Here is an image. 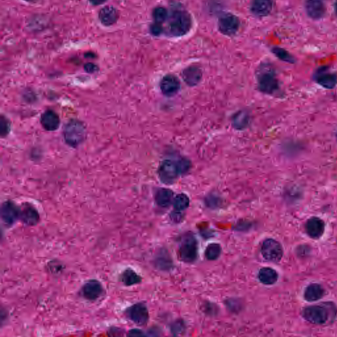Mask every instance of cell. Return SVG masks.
<instances>
[{
    "mask_svg": "<svg viewBox=\"0 0 337 337\" xmlns=\"http://www.w3.org/2000/svg\"><path fill=\"white\" fill-rule=\"evenodd\" d=\"M190 168V161L186 159L182 158L178 160L166 159L161 163L159 167V177L165 184H171L179 177L188 172Z\"/></svg>",
    "mask_w": 337,
    "mask_h": 337,
    "instance_id": "6da1fadb",
    "label": "cell"
},
{
    "mask_svg": "<svg viewBox=\"0 0 337 337\" xmlns=\"http://www.w3.org/2000/svg\"><path fill=\"white\" fill-rule=\"evenodd\" d=\"M167 32L169 36L180 37L184 36L190 31L192 19L186 11H173L167 19Z\"/></svg>",
    "mask_w": 337,
    "mask_h": 337,
    "instance_id": "7a4b0ae2",
    "label": "cell"
},
{
    "mask_svg": "<svg viewBox=\"0 0 337 337\" xmlns=\"http://www.w3.org/2000/svg\"><path fill=\"white\" fill-rule=\"evenodd\" d=\"M256 78L258 89L262 92L273 95L278 91L279 85L276 71L269 64H262L259 67Z\"/></svg>",
    "mask_w": 337,
    "mask_h": 337,
    "instance_id": "3957f363",
    "label": "cell"
},
{
    "mask_svg": "<svg viewBox=\"0 0 337 337\" xmlns=\"http://www.w3.org/2000/svg\"><path fill=\"white\" fill-rule=\"evenodd\" d=\"M333 312L336 311L333 310L332 306H327L323 304L313 305L311 306L305 307L303 309V315L306 320L315 325H323L332 318Z\"/></svg>",
    "mask_w": 337,
    "mask_h": 337,
    "instance_id": "277c9868",
    "label": "cell"
},
{
    "mask_svg": "<svg viewBox=\"0 0 337 337\" xmlns=\"http://www.w3.org/2000/svg\"><path fill=\"white\" fill-rule=\"evenodd\" d=\"M85 135V126L77 121H73L68 123L64 132L66 142L73 147L83 142Z\"/></svg>",
    "mask_w": 337,
    "mask_h": 337,
    "instance_id": "5b68a950",
    "label": "cell"
},
{
    "mask_svg": "<svg viewBox=\"0 0 337 337\" xmlns=\"http://www.w3.org/2000/svg\"><path fill=\"white\" fill-rule=\"evenodd\" d=\"M261 251L262 256L269 262H278L283 256L281 245L272 239H266L264 241Z\"/></svg>",
    "mask_w": 337,
    "mask_h": 337,
    "instance_id": "8992f818",
    "label": "cell"
},
{
    "mask_svg": "<svg viewBox=\"0 0 337 337\" xmlns=\"http://www.w3.org/2000/svg\"><path fill=\"white\" fill-rule=\"evenodd\" d=\"M198 246L196 239L187 236L183 239L180 246L181 258L185 262H194L197 258Z\"/></svg>",
    "mask_w": 337,
    "mask_h": 337,
    "instance_id": "52a82bcc",
    "label": "cell"
},
{
    "mask_svg": "<svg viewBox=\"0 0 337 337\" xmlns=\"http://www.w3.org/2000/svg\"><path fill=\"white\" fill-rule=\"evenodd\" d=\"M240 21L237 16L231 13H225L218 21L220 32L226 36H233L239 31Z\"/></svg>",
    "mask_w": 337,
    "mask_h": 337,
    "instance_id": "ba28073f",
    "label": "cell"
},
{
    "mask_svg": "<svg viewBox=\"0 0 337 337\" xmlns=\"http://www.w3.org/2000/svg\"><path fill=\"white\" fill-rule=\"evenodd\" d=\"M126 314L132 322L139 325H145L149 319L147 307L142 303L136 304L128 307L126 309Z\"/></svg>",
    "mask_w": 337,
    "mask_h": 337,
    "instance_id": "9c48e42d",
    "label": "cell"
},
{
    "mask_svg": "<svg viewBox=\"0 0 337 337\" xmlns=\"http://www.w3.org/2000/svg\"><path fill=\"white\" fill-rule=\"evenodd\" d=\"M81 292L84 298L88 301H96L104 293V288L98 280L92 279L85 282Z\"/></svg>",
    "mask_w": 337,
    "mask_h": 337,
    "instance_id": "30bf717a",
    "label": "cell"
},
{
    "mask_svg": "<svg viewBox=\"0 0 337 337\" xmlns=\"http://www.w3.org/2000/svg\"><path fill=\"white\" fill-rule=\"evenodd\" d=\"M21 210L13 202H5L1 208V219L7 226H11L20 218Z\"/></svg>",
    "mask_w": 337,
    "mask_h": 337,
    "instance_id": "8fae6325",
    "label": "cell"
},
{
    "mask_svg": "<svg viewBox=\"0 0 337 337\" xmlns=\"http://www.w3.org/2000/svg\"><path fill=\"white\" fill-rule=\"evenodd\" d=\"M314 78L316 83L325 89H334L337 85V74L329 71L327 67L317 70Z\"/></svg>",
    "mask_w": 337,
    "mask_h": 337,
    "instance_id": "7c38bea8",
    "label": "cell"
},
{
    "mask_svg": "<svg viewBox=\"0 0 337 337\" xmlns=\"http://www.w3.org/2000/svg\"><path fill=\"white\" fill-rule=\"evenodd\" d=\"M180 89V81L175 75H167L161 79V91L166 96L171 97L176 95Z\"/></svg>",
    "mask_w": 337,
    "mask_h": 337,
    "instance_id": "4fadbf2b",
    "label": "cell"
},
{
    "mask_svg": "<svg viewBox=\"0 0 337 337\" xmlns=\"http://www.w3.org/2000/svg\"><path fill=\"white\" fill-rule=\"evenodd\" d=\"M305 7L308 16L315 20L322 18L326 12V7L321 0H306Z\"/></svg>",
    "mask_w": 337,
    "mask_h": 337,
    "instance_id": "5bb4252c",
    "label": "cell"
},
{
    "mask_svg": "<svg viewBox=\"0 0 337 337\" xmlns=\"http://www.w3.org/2000/svg\"><path fill=\"white\" fill-rule=\"evenodd\" d=\"M306 231L312 239H319L325 231V223L320 218L311 217L306 224Z\"/></svg>",
    "mask_w": 337,
    "mask_h": 337,
    "instance_id": "9a60e30c",
    "label": "cell"
},
{
    "mask_svg": "<svg viewBox=\"0 0 337 337\" xmlns=\"http://www.w3.org/2000/svg\"><path fill=\"white\" fill-rule=\"evenodd\" d=\"M273 6L272 0H252L250 11L257 17H264L270 14Z\"/></svg>",
    "mask_w": 337,
    "mask_h": 337,
    "instance_id": "2e32d148",
    "label": "cell"
},
{
    "mask_svg": "<svg viewBox=\"0 0 337 337\" xmlns=\"http://www.w3.org/2000/svg\"><path fill=\"white\" fill-rule=\"evenodd\" d=\"M182 77L187 85L190 87H194L197 85L201 81L202 77L201 69L196 66H190L183 70Z\"/></svg>",
    "mask_w": 337,
    "mask_h": 337,
    "instance_id": "e0dca14e",
    "label": "cell"
},
{
    "mask_svg": "<svg viewBox=\"0 0 337 337\" xmlns=\"http://www.w3.org/2000/svg\"><path fill=\"white\" fill-rule=\"evenodd\" d=\"M119 18V13L114 7L106 6L101 9L99 13V19L104 26H112L117 22Z\"/></svg>",
    "mask_w": 337,
    "mask_h": 337,
    "instance_id": "ac0fdd59",
    "label": "cell"
},
{
    "mask_svg": "<svg viewBox=\"0 0 337 337\" xmlns=\"http://www.w3.org/2000/svg\"><path fill=\"white\" fill-rule=\"evenodd\" d=\"M20 219L27 225H36L40 219V215L36 209L32 206H25L21 210Z\"/></svg>",
    "mask_w": 337,
    "mask_h": 337,
    "instance_id": "d6986e66",
    "label": "cell"
},
{
    "mask_svg": "<svg viewBox=\"0 0 337 337\" xmlns=\"http://www.w3.org/2000/svg\"><path fill=\"white\" fill-rule=\"evenodd\" d=\"M41 122H42L43 127L49 131L58 129L60 124L59 117L52 110L47 111L43 114Z\"/></svg>",
    "mask_w": 337,
    "mask_h": 337,
    "instance_id": "ffe728a7",
    "label": "cell"
},
{
    "mask_svg": "<svg viewBox=\"0 0 337 337\" xmlns=\"http://www.w3.org/2000/svg\"><path fill=\"white\" fill-rule=\"evenodd\" d=\"M324 294L325 289L320 284H311L306 288L305 299L308 302H314L323 298Z\"/></svg>",
    "mask_w": 337,
    "mask_h": 337,
    "instance_id": "44dd1931",
    "label": "cell"
},
{
    "mask_svg": "<svg viewBox=\"0 0 337 337\" xmlns=\"http://www.w3.org/2000/svg\"><path fill=\"white\" fill-rule=\"evenodd\" d=\"M258 278L262 283L266 285H272L276 283L278 279V274L274 269L263 268L258 274Z\"/></svg>",
    "mask_w": 337,
    "mask_h": 337,
    "instance_id": "7402d4cb",
    "label": "cell"
},
{
    "mask_svg": "<svg viewBox=\"0 0 337 337\" xmlns=\"http://www.w3.org/2000/svg\"><path fill=\"white\" fill-rule=\"evenodd\" d=\"M173 192L169 189L161 188L155 194V202L157 205L161 207H168L171 203H173Z\"/></svg>",
    "mask_w": 337,
    "mask_h": 337,
    "instance_id": "603a6c76",
    "label": "cell"
},
{
    "mask_svg": "<svg viewBox=\"0 0 337 337\" xmlns=\"http://www.w3.org/2000/svg\"><path fill=\"white\" fill-rule=\"evenodd\" d=\"M123 283L126 286H132L139 283L141 277L132 269H126L122 273L121 277Z\"/></svg>",
    "mask_w": 337,
    "mask_h": 337,
    "instance_id": "cb8c5ba5",
    "label": "cell"
},
{
    "mask_svg": "<svg viewBox=\"0 0 337 337\" xmlns=\"http://www.w3.org/2000/svg\"><path fill=\"white\" fill-rule=\"evenodd\" d=\"M249 123V115L246 112H239L234 116L233 124L234 127L241 129L248 125Z\"/></svg>",
    "mask_w": 337,
    "mask_h": 337,
    "instance_id": "d4e9b609",
    "label": "cell"
},
{
    "mask_svg": "<svg viewBox=\"0 0 337 337\" xmlns=\"http://www.w3.org/2000/svg\"><path fill=\"white\" fill-rule=\"evenodd\" d=\"M190 200L184 194H179L174 198L173 201V207L177 211H183L188 207Z\"/></svg>",
    "mask_w": 337,
    "mask_h": 337,
    "instance_id": "484cf974",
    "label": "cell"
},
{
    "mask_svg": "<svg viewBox=\"0 0 337 337\" xmlns=\"http://www.w3.org/2000/svg\"><path fill=\"white\" fill-rule=\"evenodd\" d=\"M273 54L276 55L278 59L282 60V61L287 62L289 63H295L296 60L295 58L291 55V54L288 53L285 50L282 49L281 48L278 47H275L272 49Z\"/></svg>",
    "mask_w": 337,
    "mask_h": 337,
    "instance_id": "4316f807",
    "label": "cell"
},
{
    "mask_svg": "<svg viewBox=\"0 0 337 337\" xmlns=\"http://www.w3.org/2000/svg\"><path fill=\"white\" fill-rule=\"evenodd\" d=\"M153 15L155 23L162 25L168 19L169 13L164 7H157L153 11Z\"/></svg>",
    "mask_w": 337,
    "mask_h": 337,
    "instance_id": "83f0119b",
    "label": "cell"
},
{
    "mask_svg": "<svg viewBox=\"0 0 337 337\" xmlns=\"http://www.w3.org/2000/svg\"><path fill=\"white\" fill-rule=\"evenodd\" d=\"M221 248L220 245L217 244H211L207 247L206 250V258L210 260H216L219 258L221 254Z\"/></svg>",
    "mask_w": 337,
    "mask_h": 337,
    "instance_id": "f1b7e54d",
    "label": "cell"
},
{
    "mask_svg": "<svg viewBox=\"0 0 337 337\" xmlns=\"http://www.w3.org/2000/svg\"><path fill=\"white\" fill-rule=\"evenodd\" d=\"M151 31L152 34L154 35V36H159L163 32L162 25L155 23L154 24L152 25Z\"/></svg>",
    "mask_w": 337,
    "mask_h": 337,
    "instance_id": "f546056e",
    "label": "cell"
},
{
    "mask_svg": "<svg viewBox=\"0 0 337 337\" xmlns=\"http://www.w3.org/2000/svg\"><path fill=\"white\" fill-rule=\"evenodd\" d=\"M0 128H1V134L4 135L7 134L9 130V124L5 118H1V122H0Z\"/></svg>",
    "mask_w": 337,
    "mask_h": 337,
    "instance_id": "4dcf8cb0",
    "label": "cell"
},
{
    "mask_svg": "<svg viewBox=\"0 0 337 337\" xmlns=\"http://www.w3.org/2000/svg\"><path fill=\"white\" fill-rule=\"evenodd\" d=\"M92 4L94 5H100L106 2L107 0H89Z\"/></svg>",
    "mask_w": 337,
    "mask_h": 337,
    "instance_id": "1f68e13d",
    "label": "cell"
},
{
    "mask_svg": "<svg viewBox=\"0 0 337 337\" xmlns=\"http://www.w3.org/2000/svg\"><path fill=\"white\" fill-rule=\"evenodd\" d=\"M85 69L89 72H93L95 71V65L92 63H88L85 65Z\"/></svg>",
    "mask_w": 337,
    "mask_h": 337,
    "instance_id": "d6a6232c",
    "label": "cell"
},
{
    "mask_svg": "<svg viewBox=\"0 0 337 337\" xmlns=\"http://www.w3.org/2000/svg\"><path fill=\"white\" fill-rule=\"evenodd\" d=\"M129 335H132V336H139V335H142V332L140 331L136 330H132L131 331H130L129 332Z\"/></svg>",
    "mask_w": 337,
    "mask_h": 337,
    "instance_id": "836d02e7",
    "label": "cell"
},
{
    "mask_svg": "<svg viewBox=\"0 0 337 337\" xmlns=\"http://www.w3.org/2000/svg\"><path fill=\"white\" fill-rule=\"evenodd\" d=\"M335 13H336V15L337 16V0H336V1H335Z\"/></svg>",
    "mask_w": 337,
    "mask_h": 337,
    "instance_id": "e575fe53",
    "label": "cell"
},
{
    "mask_svg": "<svg viewBox=\"0 0 337 337\" xmlns=\"http://www.w3.org/2000/svg\"><path fill=\"white\" fill-rule=\"evenodd\" d=\"M25 1H28V2H32L34 0H25Z\"/></svg>",
    "mask_w": 337,
    "mask_h": 337,
    "instance_id": "d590c367",
    "label": "cell"
},
{
    "mask_svg": "<svg viewBox=\"0 0 337 337\" xmlns=\"http://www.w3.org/2000/svg\"></svg>",
    "mask_w": 337,
    "mask_h": 337,
    "instance_id": "8d00e7d4",
    "label": "cell"
}]
</instances>
